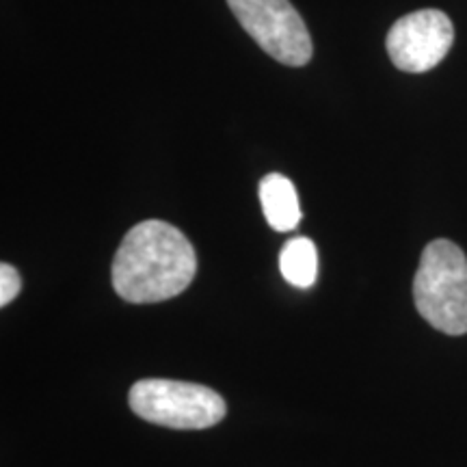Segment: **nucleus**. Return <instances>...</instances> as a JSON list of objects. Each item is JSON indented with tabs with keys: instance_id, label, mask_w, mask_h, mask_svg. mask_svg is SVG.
Returning <instances> with one entry per match:
<instances>
[{
	"instance_id": "nucleus-1",
	"label": "nucleus",
	"mask_w": 467,
	"mask_h": 467,
	"mask_svg": "<svg viewBox=\"0 0 467 467\" xmlns=\"http://www.w3.org/2000/svg\"><path fill=\"white\" fill-rule=\"evenodd\" d=\"M197 273L189 238L165 221L134 225L117 249L110 277L128 303H161L182 295Z\"/></svg>"
},
{
	"instance_id": "nucleus-2",
	"label": "nucleus",
	"mask_w": 467,
	"mask_h": 467,
	"mask_svg": "<svg viewBox=\"0 0 467 467\" xmlns=\"http://www.w3.org/2000/svg\"><path fill=\"white\" fill-rule=\"evenodd\" d=\"M413 301L437 331L467 334V258L459 244L446 238L426 244L413 277Z\"/></svg>"
},
{
	"instance_id": "nucleus-3",
	"label": "nucleus",
	"mask_w": 467,
	"mask_h": 467,
	"mask_svg": "<svg viewBox=\"0 0 467 467\" xmlns=\"http://www.w3.org/2000/svg\"><path fill=\"white\" fill-rule=\"evenodd\" d=\"M130 409L145 422L180 431H200L225 418V400L200 383L143 379L128 394Z\"/></svg>"
},
{
	"instance_id": "nucleus-4",
	"label": "nucleus",
	"mask_w": 467,
	"mask_h": 467,
	"mask_svg": "<svg viewBox=\"0 0 467 467\" xmlns=\"http://www.w3.org/2000/svg\"><path fill=\"white\" fill-rule=\"evenodd\" d=\"M227 5L268 57L290 67L309 63L312 39L290 0H227Z\"/></svg>"
},
{
	"instance_id": "nucleus-5",
	"label": "nucleus",
	"mask_w": 467,
	"mask_h": 467,
	"mask_svg": "<svg viewBox=\"0 0 467 467\" xmlns=\"http://www.w3.org/2000/svg\"><path fill=\"white\" fill-rule=\"evenodd\" d=\"M454 42V26L443 11L422 9L402 16L388 33V52L402 72L422 74L446 58Z\"/></svg>"
},
{
	"instance_id": "nucleus-6",
	"label": "nucleus",
	"mask_w": 467,
	"mask_h": 467,
	"mask_svg": "<svg viewBox=\"0 0 467 467\" xmlns=\"http://www.w3.org/2000/svg\"><path fill=\"white\" fill-rule=\"evenodd\" d=\"M260 203L266 223L275 232H290L299 225L301 206L295 184L282 173H268L260 182Z\"/></svg>"
},
{
	"instance_id": "nucleus-7",
	"label": "nucleus",
	"mask_w": 467,
	"mask_h": 467,
	"mask_svg": "<svg viewBox=\"0 0 467 467\" xmlns=\"http://www.w3.org/2000/svg\"><path fill=\"white\" fill-rule=\"evenodd\" d=\"M279 271L295 288H312L318 277L317 244L306 236L292 238L279 254Z\"/></svg>"
},
{
	"instance_id": "nucleus-8",
	"label": "nucleus",
	"mask_w": 467,
	"mask_h": 467,
	"mask_svg": "<svg viewBox=\"0 0 467 467\" xmlns=\"http://www.w3.org/2000/svg\"><path fill=\"white\" fill-rule=\"evenodd\" d=\"M22 277L11 265H0V306H9L20 295Z\"/></svg>"
}]
</instances>
